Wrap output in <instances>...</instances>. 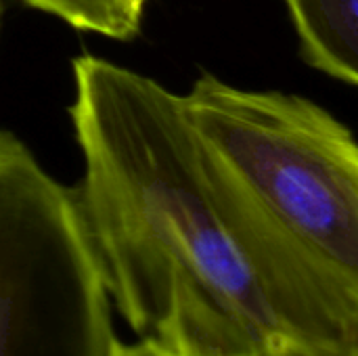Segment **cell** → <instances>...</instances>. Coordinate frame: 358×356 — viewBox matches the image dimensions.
Returning a JSON list of instances; mask_svg holds the SVG:
<instances>
[{
    "label": "cell",
    "mask_w": 358,
    "mask_h": 356,
    "mask_svg": "<svg viewBox=\"0 0 358 356\" xmlns=\"http://www.w3.org/2000/svg\"><path fill=\"white\" fill-rule=\"evenodd\" d=\"M0 15H2V0H0Z\"/></svg>",
    "instance_id": "cell-7"
},
{
    "label": "cell",
    "mask_w": 358,
    "mask_h": 356,
    "mask_svg": "<svg viewBox=\"0 0 358 356\" xmlns=\"http://www.w3.org/2000/svg\"><path fill=\"white\" fill-rule=\"evenodd\" d=\"M115 340L76 189L0 130V356H111Z\"/></svg>",
    "instance_id": "cell-3"
},
{
    "label": "cell",
    "mask_w": 358,
    "mask_h": 356,
    "mask_svg": "<svg viewBox=\"0 0 358 356\" xmlns=\"http://www.w3.org/2000/svg\"><path fill=\"white\" fill-rule=\"evenodd\" d=\"M197 136L302 254L358 300V141L317 103L201 73L182 94Z\"/></svg>",
    "instance_id": "cell-2"
},
{
    "label": "cell",
    "mask_w": 358,
    "mask_h": 356,
    "mask_svg": "<svg viewBox=\"0 0 358 356\" xmlns=\"http://www.w3.org/2000/svg\"><path fill=\"white\" fill-rule=\"evenodd\" d=\"M71 73L78 206L138 338L182 356H358V300L241 193L182 94L88 52Z\"/></svg>",
    "instance_id": "cell-1"
},
{
    "label": "cell",
    "mask_w": 358,
    "mask_h": 356,
    "mask_svg": "<svg viewBox=\"0 0 358 356\" xmlns=\"http://www.w3.org/2000/svg\"><path fill=\"white\" fill-rule=\"evenodd\" d=\"M69 27L107 40L126 42L138 36L147 0H23Z\"/></svg>",
    "instance_id": "cell-5"
},
{
    "label": "cell",
    "mask_w": 358,
    "mask_h": 356,
    "mask_svg": "<svg viewBox=\"0 0 358 356\" xmlns=\"http://www.w3.org/2000/svg\"><path fill=\"white\" fill-rule=\"evenodd\" d=\"M304 59L358 86V0H285Z\"/></svg>",
    "instance_id": "cell-4"
},
{
    "label": "cell",
    "mask_w": 358,
    "mask_h": 356,
    "mask_svg": "<svg viewBox=\"0 0 358 356\" xmlns=\"http://www.w3.org/2000/svg\"><path fill=\"white\" fill-rule=\"evenodd\" d=\"M111 356H182L174 353L172 348L151 340V338H138L136 342H122L120 338L113 344Z\"/></svg>",
    "instance_id": "cell-6"
}]
</instances>
